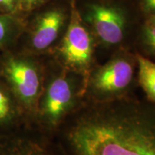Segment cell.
<instances>
[{
	"mask_svg": "<svg viewBox=\"0 0 155 155\" xmlns=\"http://www.w3.org/2000/svg\"><path fill=\"white\" fill-rule=\"evenodd\" d=\"M87 105L68 131V155H155L154 104L124 96Z\"/></svg>",
	"mask_w": 155,
	"mask_h": 155,
	"instance_id": "obj_1",
	"label": "cell"
},
{
	"mask_svg": "<svg viewBox=\"0 0 155 155\" xmlns=\"http://www.w3.org/2000/svg\"><path fill=\"white\" fill-rule=\"evenodd\" d=\"M134 66L125 58H116L91 71L85 91L95 101H104L125 96L133 83Z\"/></svg>",
	"mask_w": 155,
	"mask_h": 155,
	"instance_id": "obj_2",
	"label": "cell"
},
{
	"mask_svg": "<svg viewBox=\"0 0 155 155\" xmlns=\"http://www.w3.org/2000/svg\"><path fill=\"white\" fill-rule=\"evenodd\" d=\"M60 51L67 67L83 78L86 88L91 71L94 44L90 32L76 11L73 14Z\"/></svg>",
	"mask_w": 155,
	"mask_h": 155,
	"instance_id": "obj_3",
	"label": "cell"
},
{
	"mask_svg": "<svg viewBox=\"0 0 155 155\" xmlns=\"http://www.w3.org/2000/svg\"><path fill=\"white\" fill-rule=\"evenodd\" d=\"M86 19L104 44L113 45L123 40L126 22L119 9L104 5H92L88 7Z\"/></svg>",
	"mask_w": 155,
	"mask_h": 155,
	"instance_id": "obj_4",
	"label": "cell"
},
{
	"mask_svg": "<svg viewBox=\"0 0 155 155\" xmlns=\"http://www.w3.org/2000/svg\"><path fill=\"white\" fill-rule=\"evenodd\" d=\"M76 88L65 75L56 78L50 83L43 103L42 113L51 124H56L75 106Z\"/></svg>",
	"mask_w": 155,
	"mask_h": 155,
	"instance_id": "obj_5",
	"label": "cell"
},
{
	"mask_svg": "<svg viewBox=\"0 0 155 155\" xmlns=\"http://www.w3.org/2000/svg\"><path fill=\"white\" fill-rule=\"evenodd\" d=\"M6 73L20 100L27 106H32L40 86V76L34 65L22 60L11 59L7 64Z\"/></svg>",
	"mask_w": 155,
	"mask_h": 155,
	"instance_id": "obj_6",
	"label": "cell"
},
{
	"mask_svg": "<svg viewBox=\"0 0 155 155\" xmlns=\"http://www.w3.org/2000/svg\"><path fill=\"white\" fill-rule=\"evenodd\" d=\"M65 16L60 9H53L42 15L38 19L32 36L35 49L42 50L53 44L60 33Z\"/></svg>",
	"mask_w": 155,
	"mask_h": 155,
	"instance_id": "obj_7",
	"label": "cell"
},
{
	"mask_svg": "<svg viewBox=\"0 0 155 155\" xmlns=\"http://www.w3.org/2000/svg\"><path fill=\"white\" fill-rule=\"evenodd\" d=\"M138 65V82L148 101L155 105V63L141 55L136 57Z\"/></svg>",
	"mask_w": 155,
	"mask_h": 155,
	"instance_id": "obj_8",
	"label": "cell"
},
{
	"mask_svg": "<svg viewBox=\"0 0 155 155\" xmlns=\"http://www.w3.org/2000/svg\"><path fill=\"white\" fill-rule=\"evenodd\" d=\"M0 155H68L55 153L48 147L34 141H20L0 146Z\"/></svg>",
	"mask_w": 155,
	"mask_h": 155,
	"instance_id": "obj_9",
	"label": "cell"
},
{
	"mask_svg": "<svg viewBox=\"0 0 155 155\" xmlns=\"http://www.w3.org/2000/svg\"><path fill=\"white\" fill-rule=\"evenodd\" d=\"M143 42L151 53L155 55V26L147 23L143 30Z\"/></svg>",
	"mask_w": 155,
	"mask_h": 155,
	"instance_id": "obj_10",
	"label": "cell"
},
{
	"mask_svg": "<svg viewBox=\"0 0 155 155\" xmlns=\"http://www.w3.org/2000/svg\"><path fill=\"white\" fill-rule=\"evenodd\" d=\"M11 25L10 17L7 15L0 16V42L5 40L8 34Z\"/></svg>",
	"mask_w": 155,
	"mask_h": 155,
	"instance_id": "obj_11",
	"label": "cell"
},
{
	"mask_svg": "<svg viewBox=\"0 0 155 155\" xmlns=\"http://www.w3.org/2000/svg\"><path fill=\"white\" fill-rule=\"evenodd\" d=\"M10 110L9 99L0 91V119H3L8 116Z\"/></svg>",
	"mask_w": 155,
	"mask_h": 155,
	"instance_id": "obj_12",
	"label": "cell"
},
{
	"mask_svg": "<svg viewBox=\"0 0 155 155\" xmlns=\"http://www.w3.org/2000/svg\"><path fill=\"white\" fill-rule=\"evenodd\" d=\"M143 6L146 10L155 15V0H143Z\"/></svg>",
	"mask_w": 155,
	"mask_h": 155,
	"instance_id": "obj_13",
	"label": "cell"
},
{
	"mask_svg": "<svg viewBox=\"0 0 155 155\" xmlns=\"http://www.w3.org/2000/svg\"><path fill=\"white\" fill-rule=\"evenodd\" d=\"M42 0H19L22 7L27 9H30L38 5V3L41 2Z\"/></svg>",
	"mask_w": 155,
	"mask_h": 155,
	"instance_id": "obj_14",
	"label": "cell"
},
{
	"mask_svg": "<svg viewBox=\"0 0 155 155\" xmlns=\"http://www.w3.org/2000/svg\"><path fill=\"white\" fill-rule=\"evenodd\" d=\"M0 5H3L4 7H7L8 9H14L15 5H13L12 3L11 2L10 0H0Z\"/></svg>",
	"mask_w": 155,
	"mask_h": 155,
	"instance_id": "obj_15",
	"label": "cell"
},
{
	"mask_svg": "<svg viewBox=\"0 0 155 155\" xmlns=\"http://www.w3.org/2000/svg\"><path fill=\"white\" fill-rule=\"evenodd\" d=\"M148 24L154 25L155 26V15H153L152 16H151V17L149 19L148 22H147Z\"/></svg>",
	"mask_w": 155,
	"mask_h": 155,
	"instance_id": "obj_16",
	"label": "cell"
},
{
	"mask_svg": "<svg viewBox=\"0 0 155 155\" xmlns=\"http://www.w3.org/2000/svg\"><path fill=\"white\" fill-rule=\"evenodd\" d=\"M10 2L13 5H15V2H16V0H10Z\"/></svg>",
	"mask_w": 155,
	"mask_h": 155,
	"instance_id": "obj_17",
	"label": "cell"
}]
</instances>
